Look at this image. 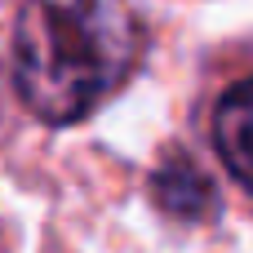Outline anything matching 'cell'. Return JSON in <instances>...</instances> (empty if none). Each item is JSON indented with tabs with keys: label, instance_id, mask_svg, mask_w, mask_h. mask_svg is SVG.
Here are the masks:
<instances>
[{
	"label": "cell",
	"instance_id": "7a4b0ae2",
	"mask_svg": "<svg viewBox=\"0 0 253 253\" xmlns=\"http://www.w3.org/2000/svg\"><path fill=\"white\" fill-rule=\"evenodd\" d=\"M151 200H156L169 218L205 222V218H213V209H218V187H213V178H209L196 160L169 156V160L151 173Z\"/></svg>",
	"mask_w": 253,
	"mask_h": 253
},
{
	"label": "cell",
	"instance_id": "3957f363",
	"mask_svg": "<svg viewBox=\"0 0 253 253\" xmlns=\"http://www.w3.org/2000/svg\"><path fill=\"white\" fill-rule=\"evenodd\" d=\"M213 142L227 169L253 191V76L236 80L213 111Z\"/></svg>",
	"mask_w": 253,
	"mask_h": 253
},
{
	"label": "cell",
	"instance_id": "6da1fadb",
	"mask_svg": "<svg viewBox=\"0 0 253 253\" xmlns=\"http://www.w3.org/2000/svg\"><path fill=\"white\" fill-rule=\"evenodd\" d=\"M129 0H22L13 18V84L31 116L71 125L102 107L142 58Z\"/></svg>",
	"mask_w": 253,
	"mask_h": 253
}]
</instances>
